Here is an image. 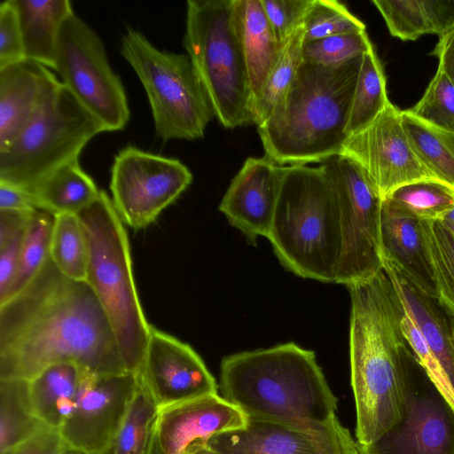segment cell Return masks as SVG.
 I'll return each instance as SVG.
<instances>
[{"mask_svg":"<svg viewBox=\"0 0 454 454\" xmlns=\"http://www.w3.org/2000/svg\"><path fill=\"white\" fill-rule=\"evenodd\" d=\"M62 362L92 375L128 371L90 286L67 278L49 257L22 290L0 304V380H29Z\"/></svg>","mask_w":454,"mask_h":454,"instance_id":"cell-1","label":"cell"},{"mask_svg":"<svg viewBox=\"0 0 454 454\" xmlns=\"http://www.w3.org/2000/svg\"><path fill=\"white\" fill-rule=\"evenodd\" d=\"M351 299L349 359L356 443L368 445L403 418V370L413 352L401 298L384 270L347 286Z\"/></svg>","mask_w":454,"mask_h":454,"instance_id":"cell-2","label":"cell"},{"mask_svg":"<svg viewBox=\"0 0 454 454\" xmlns=\"http://www.w3.org/2000/svg\"><path fill=\"white\" fill-rule=\"evenodd\" d=\"M219 387L247 419L318 424L336 416L338 400L315 353L294 342L225 356Z\"/></svg>","mask_w":454,"mask_h":454,"instance_id":"cell-3","label":"cell"},{"mask_svg":"<svg viewBox=\"0 0 454 454\" xmlns=\"http://www.w3.org/2000/svg\"><path fill=\"white\" fill-rule=\"evenodd\" d=\"M361 60L302 61L284 100L257 126L267 157L280 166L308 165L340 153Z\"/></svg>","mask_w":454,"mask_h":454,"instance_id":"cell-4","label":"cell"},{"mask_svg":"<svg viewBox=\"0 0 454 454\" xmlns=\"http://www.w3.org/2000/svg\"><path fill=\"white\" fill-rule=\"evenodd\" d=\"M267 239L289 271L335 283L342 245L340 210L335 191L320 166H280L278 200Z\"/></svg>","mask_w":454,"mask_h":454,"instance_id":"cell-5","label":"cell"},{"mask_svg":"<svg viewBox=\"0 0 454 454\" xmlns=\"http://www.w3.org/2000/svg\"><path fill=\"white\" fill-rule=\"evenodd\" d=\"M78 216L89 244L86 282L110 323L126 369L138 374L151 325L137 295L123 222L104 191Z\"/></svg>","mask_w":454,"mask_h":454,"instance_id":"cell-6","label":"cell"},{"mask_svg":"<svg viewBox=\"0 0 454 454\" xmlns=\"http://www.w3.org/2000/svg\"><path fill=\"white\" fill-rule=\"evenodd\" d=\"M183 45L225 129L253 123L246 62L233 0H188Z\"/></svg>","mask_w":454,"mask_h":454,"instance_id":"cell-7","label":"cell"},{"mask_svg":"<svg viewBox=\"0 0 454 454\" xmlns=\"http://www.w3.org/2000/svg\"><path fill=\"white\" fill-rule=\"evenodd\" d=\"M104 131L103 124L62 83L0 151V183L28 190L79 160L87 143Z\"/></svg>","mask_w":454,"mask_h":454,"instance_id":"cell-8","label":"cell"},{"mask_svg":"<svg viewBox=\"0 0 454 454\" xmlns=\"http://www.w3.org/2000/svg\"><path fill=\"white\" fill-rule=\"evenodd\" d=\"M120 53L145 88L157 135L164 141L202 137L215 113L188 55L161 51L132 27Z\"/></svg>","mask_w":454,"mask_h":454,"instance_id":"cell-9","label":"cell"},{"mask_svg":"<svg viewBox=\"0 0 454 454\" xmlns=\"http://www.w3.org/2000/svg\"><path fill=\"white\" fill-rule=\"evenodd\" d=\"M339 204L341 254L335 283L348 286L372 278L383 270L380 220L383 198L364 170L342 154L320 165Z\"/></svg>","mask_w":454,"mask_h":454,"instance_id":"cell-10","label":"cell"},{"mask_svg":"<svg viewBox=\"0 0 454 454\" xmlns=\"http://www.w3.org/2000/svg\"><path fill=\"white\" fill-rule=\"evenodd\" d=\"M52 69L106 131L125 128L130 111L121 78L111 67L98 35L74 12L60 28Z\"/></svg>","mask_w":454,"mask_h":454,"instance_id":"cell-11","label":"cell"},{"mask_svg":"<svg viewBox=\"0 0 454 454\" xmlns=\"http://www.w3.org/2000/svg\"><path fill=\"white\" fill-rule=\"evenodd\" d=\"M403 413L399 423L358 454H454V407L414 354L401 378Z\"/></svg>","mask_w":454,"mask_h":454,"instance_id":"cell-12","label":"cell"},{"mask_svg":"<svg viewBox=\"0 0 454 454\" xmlns=\"http://www.w3.org/2000/svg\"><path fill=\"white\" fill-rule=\"evenodd\" d=\"M192 180L190 169L179 160L128 145L111 168V200L123 223L139 230L153 223Z\"/></svg>","mask_w":454,"mask_h":454,"instance_id":"cell-13","label":"cell"},{"mask_svg":"<svg viewBox=\"0 0 454 454\" xmlns=\"http://www.w3.org/2000/svg\"><path fill=\"white\" fill-rule=\"evenodd\" d=\"M206 443L216 454H358L356 442L336 416L318 424L247 419L244 427Z\"/></svg>","mask_w":454,"mask_h":454,"instance_id":"cell-14","label":"cell"},{"mask_svg":"<svg viewBox=\"0 0 454 454\" xmlns=\"http://www.w3.org/2000/svg\"><path fill=\"white\" fill-rule=\"evenodd\" d=\"M340 154L364 170L383 199L405 184L436 179L415 154L403 126L402 110L391 102L371 124L347 138Z\"/></svg>","mask_w":454,"mask_h":454,"instance_id":"cell-15","label":"cell"},{"mask_svg":"<svg viewBox=\"0 0 454 454\" xmlns=\"http://www.w3.org/2000/svg\"><path fill=\"white\" fill-rule=\"evenodd\" d=\"M138 383V374L129 371L87 374L75 409L59 429L68 448L111 453Z\"/></svg>","mask_w":454,"mask_h":454,"instance_id":"cell-16","label":"cell"},{"mask_svg":"<svg viewBox=\"0 0 454 454\" xmlns=\"http://www.w3.org/2000/svg\"><path fill=\"white\" fill-rule=\"evenodd\" d=\"M138 378L160 409L218 394L215 378L197 352L153 325Z\"/></svg>","mask_w":454,"mask_h":454,"instance_id":"cell-17","label":"cell"},{"mask_svg":"<svg viewBox=\"0 0 454 454\" xmlns=\"http://www.w3.org/2000/svg\"><path fill=\"white\" fill-rule=\"evenodd\" d=\"M280 165L266 155L247 158L234 176L219 210L251 243L268 238L276 209Z\"/></svg>","mask_w":454,"mask_h":454,"instance_id":"cell-18","label":"cell"},{"mask_svg":"<svg viewBox=\"0 0 454 454\" xmlns=\"http://www.w3.org/2000/svg\"><path fill=\"white\" fill-rule=\"evenodd\" d=\"M247 419L240 409L216 394L160 409L154 429L165 454H184L193 442L242 428Z\"/></svg>","mask_w":454,"mask_h":454,"instance_id":"cell-19","label":"cell"},{"mask_svg":"<svg viewBox=\"0 0 454 454\" xmlns=\"http://www.w3.org/2000/svg\"><path fill=\"white\" fill-rule=\"evenodd\" d=\"M61 84L50 68L32 59L0 68V151Z\"/></svg>","mask_w":454,"mask_h":454,"instance_id":"cell-20","label":"cell"},{"mask_svg":"<svg viewBox=\"0 0 454 454\" xmlns=\"http://www.w3.org/2000/svg\"><path fill=\"white\" fill-rule=\"evenodd\" d=\"M383 270L438 362L446 380L449 402L454 407V315L438 298L420 291L389 262L383 261Z\"/></svg>","mask_w":454,"mask_h":454,"instance_id":"cell-21","label":"cell"},{"mask_svg":"<svg viewBox=\"0 0 454 454\" xmlns=\"http://www.w3.org/2000/svg\"><path fill=\"white\" fill-rule=\"evenodd\" d=\"M380 245L383 261L394 266L420 291L438 298L422 221L402 214L383 202Z\"/></svg>","mask_w":454,"mask_h":454,"instance_id":"cell-22","label":"cell"},{"mask_svg":"<svg viewBox=\"0 0 454 454\" xmlns=\"http://www.w3.org/2000/svg\"><path fill=\"white\" fill-rule=\"evenodd\" d=\"M232 16L247 66L252 107L276 63L281 47L261 0H233Z\"/></svg>","mask_w":454,"mask_h":454,"instance_id":"cell-23","label":"cell"},{"mask_svg":"<svg viewBox=\"0 0 454 454\" xmlns=\"http://www.w3.org/2000/svg\"><path fill=\"white\" fill-rule=\"evenodd\" d=\"M78 364H51L27 381L30 406L46 426L60 429L77 404L86 375Z\"/></svg>","mask_w":454,"mask_h":454,"instance_id":"cell-24","label":"cell"},{"mask_svg":"<svg viewBox=\"0 0 454 454\" xmlns=\"http://www.w3.org/2000/svg\"><path fill=\"white\" fill-rule=\"evenodd\" d=\"M23 36L26 59L53 68L60 28L74 12L68 0H13Z\"/></svg>","mask_w":454,"mask_h":454,"instance_id":"cell-25","label":"cell"},{"mask_svg":"<svg viewBox=\"0 0 454 454\" xmlns=\"http://www.w3.org/2000/svg\"><path fill=\"white\" fill-rule=\"evenodd\" d=\"M390 35L414 41L424 35L441 36L454 26V1L372 0Z\"/></svg>","mask_w":454,"mask_h":454,"instance_id":"cell-26","label":"cell"},{"mask_svg":"<svg viewBox=\"0 0 454 454\" xmlns=\"http://www.w3.org/2000/svg\"><path fill=\"white\" fill-rule=\"evenodd\" d=\"M25 191L30 195L36 209L53 215H78L100 193L94 180L80 166L79 160L61 167Z\"/></svg>","mask_w":454,"mask_h":454,"instance_id":"cell-27","label":"cell"},{"mask_svg":"<svg viewBox=\"0 0 454 454\" xmlns=\"http://www.w3.org/2000/svg\"><path fill=\"white\" fill-rule=\"evenodd\" d=\"M411 145L423 166L439 181L454 187V131L430 125L402 111Z\"/></svg>","mask_w":454,"mask_h":454,"instance_id":"cell-28","label":"cell"},{"mask_svg":"<svg viewBox=\"0 0 454 454\" xmlns=\"http://www.w3.org/2000/svg\"><path fill=\"white\" fill-rule=\"evenodd\" d=\"M386 85L383 67L372 47L362 56L346 128L348 137L371 124L390 103Z\"/></svg>","mask_w":454,"mask_h":454,"instance_id":"cell-29","label":"cell"},{"mask_svg":"<svg viewBox=\"0 0 454 454\" xmlns=\"http://www.w3.org/2000/svg\"><path fill=\"white\" fill-rule=\"evenodd\" d=\"M383 202L420 221H440L454 208V187L436 179L414 181L393 190Z\"/></svg>","mask_w":454,"mask_h":454,"instance_id":"cell-30","label":"cell"},{"mask_svg":"<svg viewBox=\"0 0 454 454\" xmlns=\"http://www.w3.org/2000/svg\"><path fill=\"white\" fill-rule=\"evenodd\" d=\"M304 24L296 28L283 47L263 88L252 107L253 123H263L284 100L302 63Z\"/></svg>","mask_w":454,"mask_h":454,"instance_id":"cell-31","label":"cell"},{"mask_svg":"<svg viewBox=\"0 0 454 454\" xmlns=\"http://www.w3.org/2000/svg\"><path fill=\"white\" fill-rule=\"evenodd\" d=\"M44 425L33 412L27 381L0 380V454L25 441Z\"/></svg>","mask_w":454,"mask_h":454,"instance_id":"cell-32","label":"cell"},{"mask_svg":"<svg viewBox=\"0 0 454 454\" xmlns=\"http://www.w3.org/2000/svg\"><path fill=\"white\" fill-rule=\"evenodd\" d=\"M50 257L57 269L67 278L86 282L89 244L78 215H54Z\"/></svg>","mask_w":454,"mask_h":454,"instance_id":"cell-33","label":"cell"},{"mask_svg":"<svg viewBox=\"0 0 454 454\" xmlns=\"http://www.w3.org/2000/svg\"><path fill=\"white\" fill-rule=\"evenodd\" d=\"M159 412L160 408L139 381L111 454H146Z\"/></svg>","mask_w":454,"mask_h":454,"instance_id":"cell-34","label":"cell"},{"mask_svg":"<svg viewBox=\"0 0 454 454\" xmlns=\"http://www.w3.org/2000/svg\"><path fill=\"white\" fill-rule=\"evenodd\" d=\"M54 215L35 209L31 212L21 247L18 270L3 303L22 290L50 257Z\"/></svg>","mask_w":454,"mask_h":454,"instance_id":"cell-35","label":"cell"},{"mask_svg":"<svg viewBox=\"0 0 454 454\" xmlns=\"http://www.w3.org/2000/svg\"><path fill=\"white\" fill-rule=\"evenodd\" d=\"M438 299L454 315V236L440 221H422Z\"/></svg>","mask_w":454,"mask_h":454,"instance_id":"cell-36","label":"cell"},{"mask_svg":"<svg viewBox=\"0 0 454 454\" xmlns=\"http://www.w3.org/2000/svg\"><path fill=\"white\" fill-rule=\"evenodd\" d=\"M304 43L327 36L364 32L365 25L335 0H314L304 20Z\"/></svg>","mask_w":454,"mask_h":454,"instance_id":"cell-37","label":"cell"},{"mask_svg":"<svg viewBox=\"0 0 454 454\" xmlns=\"http://www.w3.org/2000/svg\"><path fill=\"white\" fill-rule=\"evenodd\" d=\"M372 47L366 31L334 35L303 43L302 61L337 67L363 56Z\"/></svg>","mask_w":454,"mask_h":454,"instance_id":"cell-38","label":"cell"},{"mask_svg":"<svg viewBox=\"0 0 454 454\" xmlns=\"http://www.w3.org/2000/svg\"><path fill=\"white\" fill-rule=\"evenodd\" d=\"M32 211L0 210V302L5 299L15 278Z\"/></svg>","mask_w":454,"mask_h":454,"instance_id":"cell-39","label":"cell"},{"mask_svg":"<svg viewBox=\"0 0 454 454\" xmlns=\"http://www.w3.org/2000/svg\"><path fill=\"white\" fill-rule=\"evenodd\" d=\"M408 110L430 125L454 131V84L441 67L419 101Z\"/></svg>","mask_w":454,"mask_h":454,"instance_id":"cell-40","label":"cell"},{"mask_svg":"<svg viewBox=\"0 0 454 454\" xmlns=\"http://www.w3.org/2000/svg\"><path fill=\"white\" fill-rule=\"evenodd\" d=\"M314 0H261L265 15L282 48L293 32L304 24Z\"/></svg>","mask_w":454,"mask_h":454,"instance_id":"cell-41","label":"cell"},{"mask_svg":"<svg viewBox=\"0 0 454 454\" xmlns=\"http://www.w3.org/2000/svg\"><path fill=\"white\" fill-rule=\"evenodd\" d=\"M26 59L22 32L13 0L0 4V68Z\"/></svg>","mask_w":454,"mask_h":454,"instance_id":"cell-42","label":"cell"},{"mask_svg":"<svg viewBox=\"0 0 454 454\" xmlns=\"http://www.w3.org/2000/svg\"><path fill=\"white\" fill-rule=\"evenodd\" d=\"M68 446L59 429L43 426L33 435L3 454H67Z\"/></svg>","mask_w":454,"mask_h":454,"instance_id":"cell-43","label":"cell"},{"mask_svg":"<svg viewBox=\"0 0 454 454\" xmlns=\"http://www.w3.org/2000/svg\"><path fill=\"white\" fill-rule=\"evenodd\" d=\"M36 209L27 191L0 183V210L32 211Z\"/></svg>","mask_w":454,"mask_h":454,"instance_id":"cell-44","label":"cell"},{"mask_svg":"<svg viewBox=\"0 0 454 454\" xmlns=\"http://www.w3.org/2000/svg\"><path fill=\"white\" fill-rule=\"evenodd\" d=\"M437 58L441 67L454 84V26L439 36V40L430 53Z\"/></svg>","mask_w":454,"mask_h":454,"instance_id":"cell-45","label":"cell"},{"mask_svg":"<svg viewBox=\"0 0 454 454\" xmlns=\"http://www.w3.org/2000/svg\"><path fill=\"white\" fill-rule=\"evenodd\" d=\"M188 454H216L206 442H196L191 444L186 451Z\"/></svg>","mask_w":454,"mask_h":454,"instance_id":"cell-46","label":"cell"},{"mask_svg":"<svg viewBox=\"0 0 454 454\" xmlns=\"http://www.w3.org/2000/svg\"><path fill=\"white\" fill-rule=\"evenodd\" d=\"M146 454H165L160 444L155 429L153 430Z\"/></svg>","mask_w":454,"mask_h":454,"instance_id":"cell-47","label":"cell"},{"mask_svg":"<svg viewBox=\"0 0 454 454\" xmlns=\"http://www.w3.org/2000/svg\"><path fill=\"white\" fill-rule=\"evenodd\" d=\"M440 221H446L454 223V208L447 213Z\"/></svg>","mask_w":454,"mask_h":454,"instance_id":"cell-48","label":"cell"},{"mask_svg":"<svg viewBox=\"0 0 454 454\" xmlns=\"http://www.w3.org/2000/svg\"><path fill=\"white\" fill-rule=\"evenodd\" d=\"M444 225V227L454 236V223L446 221H440Z\"/></svg>","mask_w":454,"mask_h":454,"instance_id":"cell-49","label":"cell"},{"mask_svg":"<svg viewBox=\"0 0 454 454\" xmlns=\"http://www.w3.org/2000/svg\"><path fill=\"white\" fill-rule=\"evenodd\" d=\"M67 454H91V453H87V452H83V451H81V450H74V449L68 448ZM107 454H111V453H107Z\"/></svg>","mask_w":454,"mask_h":454,"instance_id":"cell-50","label":"cell"},{"mask_svg":"<svg viewBox=\"0 0 454 454\" xmlns=\"http://www.w3.org/2000/svg\"><path fill=\"white\" fill-rule=\"evenodd\" d=\"M184 454H188L187 452H185Z\"/></svg>","mask_w":454,"mask_h":454,"instance_id":"cell-51","label":"cell"}]
</instances>
